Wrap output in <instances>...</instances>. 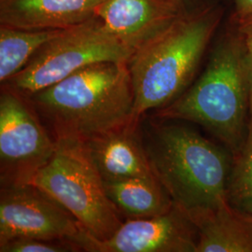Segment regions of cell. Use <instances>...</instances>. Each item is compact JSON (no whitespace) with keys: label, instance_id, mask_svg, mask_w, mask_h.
Returning <instances> with one entry per match:
<instances>
[{"label":"cell","instance_id":"cell-1","mask_svg":"<svg viewBox=\"0 0 252 252\" xmlns=\"http://www.w3.org/2000/svg\"><path fill=\"white\" fill-rule=\"evenodd\" d=\"M158 120L143 134L152 170L193 222L227 199L233 154L189 126Z\"/></svg>","mask_w":252,"mask_h":252},{"label":"cell","instance_id":"cell-2","mask_svg":"<svg viewBox=\"0 0 252 252\" xmlns=\"http://www.w3.org/2000/svg\"><path fill=\"white\" fill-rule=\"evenodd\" d=\"M222 17V8L214 5L185 10L135 51L127 63L134 122L171 104L189 88Z\"/></svg>","mask_w":252,"mask_h":252},{"label":"cell","instance_id":"cell-3","mask_svg":"<svg viewBox=\"0 0 252 252\" xmlns=\"http://www.w3.org/2000/svg\"><path fill=\"white\" fill-rule=\"evenodd\" d=\"M25 96L49 122L54 138L88 141L134 122L135 95L127 63H92Z\"/></svg>","mask_w":252,"mask_h":252},{"label":"cell","instance_id":"cell-4","mask_svg":"<svg viewBox=\"0 0 252 252\" xmlns=\"http://www.w3.org/2000/svg\"><path fill=\"white\" fill-rule=\"evenodd\" d=\"M154 114L196 124L232 154L238 151L250 122L251 85L243 39L235 26L217 42L198 80Z\"/></svg>","mask_w":252,"mask_h":252},{"label":"cell","instance_id":"cell-5","mask_svg":"<svg viewBox=\"0 0 252 252\" xmlns=\"http://www.w3.org/2000/svg\"><path fill=\"white\" fill-rule=\"evenodd\" d=\"M55 139L54 156L31 184L67 209L91 237L99 241L108 239L123 221L107 195L104 180L85 141L74 137Z\"/></svg>","mask_w":252,"mask_h":252},{"label":"cell","instance_id":"cell-6","mask_svg":"<svg viewBox=\"0 0 252 252\" xmlns=\"http://www.w3.org/2000/svg\"><path fill=\"white\" fill-rule=\"evenodd\" d=\"M133 54L134 51L108 33L96 16L62 30L4 84L23 95H29L63 81L92 63H128Z\"/></svg>","mask_w":252,"mask_h":252},{"label":"cell","instance_id":"cell-7","mask_svg":"<svg viewBox=\"0 0 252 252\" xmlns=\"http://www.w3.org/2000/svg\"><path fill=\"white\" fill-rule=\"evenodd\" d=\"M36 109L25 95L5 85L0 95L1 186L27 184L56 150Z\"/></svg>","mask_w":252,"mask_h":252},{"label":"cell","instance_id":"cell-8","mask_svg":"<svg viewBox=\"0 0 252 252\" xmlns=\"http://www.w3.org/2000/svg\"><path fill=\"white\" fill-rule=\"evenodd\" d=\"M82 232L67 209L35 185L1 186L0 243L21 237L73 243Z\"/></svg>","mask_w":252,"mask_h":252},{"label":"cell","instance_id":"cell-9","mask_svg":"<svg viewBox=\"0 0 252 252\" xmlns=\"http://www.w3.org/2000/svg\"><path fill=\"white\" fill-rule=\"evenodd\" d=\"M197 241L196 226L174 206L162 215L126 220L106 240L82 232L73 243L80 252H196Z\"/></svg>","mask_w":252,"mask_h":252},{"label":"cell","instance_id":"cell-10","mask_svg":"<svg viewBox=\"0 0 252 252\" xmlns=\"http://www.w3.org/2000/svg\"><path fill=\"white\" fill-rule=\"evenodd\" d=\"M183 11L172 0H104L96 16L108 33L135 53Z\"/></svg>","mask_w":252,"mask_h":252},{"label":"cell","instance_id":"cell-11","mask_svg":"<svg viewBox=\"0 0 252 252\" xmlns=\"http://www.w3.org/2000/svg\"><path fill=\"white\" fill-rule=\"evenodd\" d=\"M85 143L104 180L154 177L139 122H131Z\"/></svg>","mask_w":252,"mask_h":252},{"label":"cell","instance_id":"cell-12","mask_svg":"<svg viewBox=\"0 0 252 252\" xmlns=\"http://www.w3.org/2000/svg\"><path fill=\"white\" fill-rule=\"evenodd\" d=\"M104 0H0V25L26 30H62L96 17Z\"/></svg>","mask_w":252,"mask_h":252},{"label":"cell","instance_id":"cell-13","mask_svg":"<svg viewBox=\"0 0 252 252\" xmlns=\"http://www.w3.org/2000/svg\"><path fill=\"white\" fill-rule=\"evenodd\" d=\"M193 223L198 232L196 252H252V213L227 199Z\"/></svg>","mask_w":252,"mask_h":252},{"label":"cell","instance_id":"cell-14","mask_svg":"<svg viewBox=\"0 0 252 252\" xmlns=\"http://www.w3.org/2000/svg\"><path fill=\"white\" fill-rule=\"evenodd\" d=\"M104 185L109 200L127 220L162 215L174 207L169 194L155 176L104 180Z\"/></svg>","mask_w":252,"mask_h":252},{"label":"cell","instance_id":"cell-15","mask_svg":"<svg viewBox=\"0 0 252 252\" xmlns=\"http://www.w3.org/2000/svg\"><path fill=\"white\" fill-rule=\"evenodd\" d=\"M62 30H26L0 26L1 83L20 72L34 54Z\"/></svg>","mask_w":252,"mask_h":252},{"label":"cell","instance_id":"cell-16","mask_svg":"<svg viewBox=\"0 0 252 252\" xmlns=\"http://www.w3.org/2000/svg\"><path fill=\"white\" fill-rule=\"evenodd\" d=\"M226 198L233 207L252 213V109L243 143L233 154Z\"/></svg>","mask_w":252,"mask_h":252},{"label":"cell","instance_id":"cell-17","mask_svg":"<svg viewBox=\"0 0 252 252\" xmlns=\"http://www.w3.org/2000/svg\"><path fill=\"white\" fill-rule=\"evenodd\" d=\"M80 252L70 241L38 238H14L0 243V252Z\"/></svg>","mask_w":252,"mask_h":252},{"label":"cell","instance_id":"cell-18","mask_svg":"<svg viewBox=\"0 0 252 252\" xmlns=\"http://www.w3.org/2000/svg\"><path fill=\"white\" fill-rule=\"evenodd\" d=\"M234 26L243 39L251 85V110L252 109V17L234 21Z\"/></svg>","mask_w":252,"mask_h":252},{"label":"cell","instance_id":"cell-19","mask_svg":"<svg viewBox=\"0 0 252 252\" xmlns=\"http://www.w3.org/2000/svg\"><path fill=\"white\" fill-rule=\"evenodd\" d=\"M252 17V0H234L233 21Z\"/></svg>","mask_w":252,"mask_h":252},{"label":"cell","instance_id":"cell-20","mask_svg":"<svg viewBox=\"0 0 252 252\" xmlns=\"http://www.w3.org/2000/svg\"><path fill=\"white\" fill-rule=\"evenodd\" d=\"M180 9L182 10H187L186 5L188 4L189 0H172Z\"/></svg>","mask_w":252,"mask_h":252}]
</instances>
